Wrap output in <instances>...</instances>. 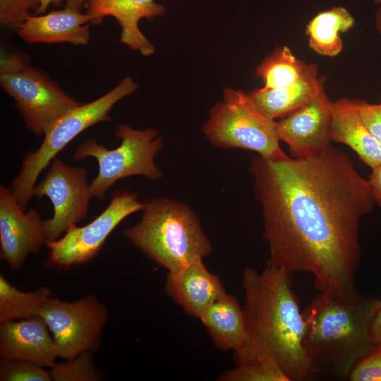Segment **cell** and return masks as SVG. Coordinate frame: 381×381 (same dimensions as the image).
<instances>
[{"label": "cell", "instance_id": "1", "mask_svg": "<svg viewBox=\"0 0 381 381\" xmlns=\"http://www.w3.org/2000/svg\"><path fill=\"white\" fill-rule=\"evenodd\" d=\"M249 170L262 210L267 262L310 274L319 292L354 297L359 223L375 203L369 181L331 145L303 158L258 155Z\"/></svg>", "mask_w": 381, "mask_h": 381}, {"label": "cell", "instance_id": "2", "mask_svg": "<svg viewBox=\"0 0 381 381\" xmlns=\"http://www.w3.org/2000/svg\"><path fill=\"white\" fill-rule=\"evenodd\" d=\"M291 275L268 262L262 271L248 267L243 272L247 340L235 358L270 357L290 381H302L315 372L303 348L304 320Z\"/></svg>", "mask_w": 381, "mask_h": 381}, {"label": "cell", "instance_id": "3", "mask_svg": "<svg viewBox=\"0 0 381 381\" xmlns=\"http://www.w3.org/2000/svg\"><path fill=\"white\" fill-rule=\"evenodd\" d=\"M380 300L358 294L343 299L320 292L302 310L303 348L315 373L348 378L375 346L370 326Z\"/></svg>", "mask_w": 381, "mask_h": 381}, {"label": "cell", "instance_id": "4", "mask_svg": "<svg viewBox=\"0 0 381 381\" xmlns=\"http://www.w3.org/2000/svg\"><path fill=\"white\" fill-rule=\"evenodd\" d=\"M124 236L168 272L179 270L212 251L195 213L186 204L167 198L145 202L141 219Z\"/></svg>", "mask_w": 381, "mask_h": 381}, {"label": "cell", "instance_id": "5", "mask_svg": "<svg viewBox=\"0 0 381 381\" xmlns=\"http://www.w3.org/2000/svg\"><path fill=\"white\" fill-rule=\"evenodd\" d=\"M138 84L127 76L99 98L80 104L63 116L45 135L36 151L25 156L21 170L12 182V191L25 211L33 195L37 179L56 155L71 140L90 126L111 120L109 113L121 99L133 93Z\"/></svg>", "mask_w": 381, "mask_h": 381}, {"label": "cell", "instance_id": "6", "mask_svg": "<svg viewBox=\"0 0 381 381\" xmlns=\"http://www.w3.org/2000/svg\"><path fill=\"white\" fill-rule=\"evenodd\" d=\"M0 85L14 100L27 128L45 135L63 116L80 104L46 73L29 65L23 55L4 54Z\"/></svg>", "mask_w": 381, "mask_h": 381}, {"label": "cell", "instance_id": "7", "mask_svg": "<svg viewBox=\"0 0 381 381\" xmlns=\"http://www.w3.org/2000/svg\"><path fill=\"white\" fill-rule=\"evenodd\" d=\"M115 135L121 140L115 149H107L96 140H85L73 155L75 160L87 157L96 159L99 169L90 184L92 197L102 200L116 181L131 176L140 175L150 180L162 178V171L156 166L155 157L163 148V140L152 128L144 131L118 123Z\"/></svg>", "mask_w": 381, "mask_h": 381}, {"label": "cell", "instance_id": "8", "mask_svg": "<svg viewBox=\"0 0 381 381\" xmlns=\"http://www.w3.org/2000/svg\"><path fill=\"white\" fill-rule=\"evenodd\" d=\"M202 131L218 147L254 151L267 159L286 155L279 147L276 121L262 114L241 90L224 89L222 101L212 107Z\"/></svg>", "mask_w": 381, "mask_h": 381}, {"label": "cell", "instance_id": "9", "mask_svg": "<svg viewBox=\"0 0 381 381\" xmlns=\"http://www.w3.org/2000/svg\"><path fill=\"white\" fill-rule=\"evenodd\" d=\"M38 315L52 333L58 357L67 360L99 349L108 310L93 295L74 302L51 297Z\"/></svg>", "mask_w": 381, "mask_h": 381}, {"label": "cell", "instance_id": "10", "mask_svg": "<svg viewBox=\"0 0 381 381\" xmlns=\"http://www.w3.org/2000/svg\"><path fill=\"white\" fill-rule=\"evenodd\" d=\"M145 202L128 191L115 192L107 208L83 226H71L60 239L47 241L49 262L68 268L85 264L95 258L107 237L128 216L143 211Z\"/></svg>", "mask_w": 381, "mask_h": 381}, {"label": "cell", "instance_id": "11", "mask_svg": "<svg viewBox=\"0 0 381 381\" xmlns=\"http://www.w3.org/2000/svg\"><path fill=\"white\" fill-rule=\"evenodd\" d=\"M87 170L71 167L56 157L50 162L44 179L35 184L33 195L47 196L53 205L52 218L43 220L47 242L57 240L71 226L85 219L92 197Z\"/></svg>", "mask_w": 381, "mask_h": 381}, {"label": "cell", "instance_id": "12", "mask_svg": "<svg viewBox=\"0 0 381 381\" xmlns=\"http://www.w3.org/2000/svg\"><path fill=\"white\" fill-rule=\"evenodd\" d=\"M47 243L43 220L39 212H25L10 190L0 186L1 258L13 270L19 269L28 255Z\"/></svg>", "mask_w": 381, "mask_h": 381}, {"label": "cell", "instance_id": "13", "mask_svg": "<svg viewBox=\"0 0 381 381\" xmlns=\"http://www.w3.org/2000/svg\"><path fill=\"white\" fill-rule=\"evenodd\" d=\"M332 102L323 89L313 99L276 122L279 140L286 143L293 157L321 152L329 145Z\"/></svg>", "mask_w": 381, "mask_h": 381}, {"label": "cell", "instance_id": "14", "mask_svg": "<svg viewBox=\"0 0 381 381\" xmlns=\"http://www.w3.org/2000/svg\"><path fill=\"white\" fill-rule=\"evenodd\" d=\"M44 319L35 316L1 324V359L25 361L52 368L57 347Z\"/></svg>", "mask_w": 381, "mask_h": 381}, {"label": "cell", "instance_id": "15", "mask_svg": "<svg viewBox=\"0 0 381 381\" xmlns=\"http://www.w3.org/2000/svg\"><path fill=\"white\" fill-rule=\"evenodd\" d=\"M86 9L94 25L101 23L105 17L114 18L121 29V42L131 49L145 56L155 53L154 45L140 31L138 24L143 18L151 20L164 15L163 5L155 0H88Z\"/></svg>", "mask_w": 381, "mask_h": 381}, {"label": "cell", "instance_id": "16", "mask_svg": "<svg viewBox=\"0 0 381 381\" xmlns=\"http://www.w3.org/2000/svg\"><path fill=\"white\" fill-rule=\"evenodd\" d=\"M164 289L186 313L198 319L226 293L219 277L207 269L202 259L179 270L169 272Z\"/></svg>", "mask_w": 381, "mask_h": 381}, {"label": "cell", "instance_id": "17", "mask_svg": "<svg viewBox=\"0 0 381 381\" xmlns=\"http://www.w3.org/2000/svg\"><path fill=\"white\" fill-rule=\"evenodd\" d=\"M82 11L64 8L47 14L30 15L16 30L25 42L34 43H69L86 45L90 40L92 16Z\"/></svg>", "mask_w": 381, "mask_h": 381}, {"label": "cell", "instance_id": "18", "mask_svg": "<svg viewBox=\"0 0 381 381\" xmlns=\"http://www.w3.org/2000/svg\"><path fill=\"white\" fill-rule=\"evenodd\" d=\"M318 68L308 64L295 82L278 88H260L248 94L255 107L267 117L283 118L309 103L324 88L325 77L318 78Z\"/></svg>", "mask_w": 381, "mask_h": 381}, {"label": "cell", "instance_id": "19", "mask_svg": "<svg viewBox=\"0 0 381 381\" xmlns=\"http://www.w3.org/2000/svg\"><path fill=\"white\" fill-rule=\"evenodd\" d=\"M332 111L331 140L351 147L371 169L381 164V145L363 122L356 99L341 98L332 102Z\"/></svg>", "mask_w": 381, "mask_h": 381}, {"label": "cell", "instance_id": "20", "mask_svg": "<svg viewBox=\"0 0 381 381\" xmlns=\"http://www.w3.org/2000/svg\"><path fill=\"white\" fill-rule=\"evenodd\" d=\"M199 319L218 349L232 350L235 356L242 351L247 340L246 321L243 308L235 297L226 292Z\"/></svg>", "mask_w": 381, "mask_h": 381}, {"label": "cell", "instance_id": "21", "mask_svg": "<svg viewBox=\"0 0 381 381\" xmlns=\"http://www.w3.org/2000/svg\"><path fill=\"white\" fill-rule=\"evenodd\" d=\"M354 23V18L341 6L318 13L306 26L310 47L322 56L338 55L343 49L339 33L350 30Z\"/></svg>", "mask_w": 381, "mask_h": 381}, {"label": "cell", "instance_id": "22", "mask_svg": "<svg viewBox=\"0 0 381 381\" xmlns=\"http://www.w3.org/2000/svg\"><path fill=\"white\" fill-rule=\"evenodd\" d=\"M52 297L48 287L35 291L23 292L13 286L0 274V322L30 318L39 315Z\"/></svg>", "mask_w": 381, "mask_h": 381}, {"label": "cell", "instance_id": "23", "mask_svg": "<svg viewBox=\"0 0 381 381\" xmlns=\"http://www.w3.org/2000/svg\"><path fill=\"white\" fill-rule=\"evenodd\" d=\"M307 65L284 46L276 49L266 57L257 67L255 74L264 81L263 88H278L297 80Z\"/></svg>", "mask_w": 381, "mask_h": 381}, {"label": "cell", "instance_id": "24", "mask_svg": "<svg viewBox=\"0 0 381 381\" xmlns=\"http://www.w3.org/2000/svg\"><path fill=\"white\" fill-rule=\"evenodd\" d=\"M237 365L222 373L221 381H290L272 358L258 356L236 362Z\"/></svg>", "mask_w": 381, "mask_h": 381}, {"label": "cell", "instance_id": "25", "mask_svg": "<svg viewBox=\"0 0 381 381\" xmlns=\"http://www.w3.org/2000/svg\"><path fill=\"white\" fill-rule=\"evenodd\" d=\"M92 352H84L67 359L66 362L55 363L50 371L54 381H95L101 375L93 364Z\"/></svg>", "mask_w": 381, "mask_h": 381}, {"label": "cell", "instance_id": "26", "mask_svg": "<svg viewBox=\"0 0 381 381\" xmlns=\"http://www.w3.org/2000/svg\"><path fill=\"white\" fill-rule=\"evenodd\" d=\"M40 365L19 360L1 359V381H51L50 371Z\"/></svg>", "mask_w": 381, "mask_h": 381}, {"label": "cell", "instance_id": "27", "mask_svg": "<svg viewBox=\"0 0 381 381\" xmlns=\"http://www.w3.org/2000/svg\"><path fill=\"white\" fill-rule=\"evenodd\" d=\"M41 0H0V24L16 29L31 15L30 11L39 7Z\"/></svg>", "mask_w": 381, "mask_h": 381}, {"label": "cell", "instance_id": "28", "mask_svg": "<svg viewBox=\"0 0 381 381\" xmlns=\"http://www.w3.org/2000/svg\"><path fill=\"white\" fill-rule=\"evenodd\" d=\"M351 381H381V346H375L350 373Z\"/></svg>", "mask_w": 381, "mask_h": 381}, {"label": "cell", "instance_id": "29", "mask_svg": "<svg viewBox=\"0 0 381 381\" xmlns=\"http://www.w3.org/2000/svg\"><path fill=\"white\" fill-rule=\"evenodd\" d=\"M360 116L375 140L381 145V107L356 99Z\"/></svg>", "mask_w": 381, "mask_h": 381}, {"label": "cell", "instance_id": "30", "mask_svg": "<svg viewBox=\"0 0 381 381\" xmlns=\"http://www.w3.org/2000/svg\"><path fill=\"white\" fill-rule=\"evenodd\" d=\"M64 0H41L35 11L36 15L44 14L50 5L59 6ZM88 0H65V8L82 11L86 8Z\"/></svg>", "mask_w": 381, "mask_h": 381}, {"label": "cell", "instance_id": "31", "mask_svg": "<svg viewBox=\"0 0 381 381\" xmlns=\"http://www.w3.org/2000/svg\"><path fill=\"white\" fill-rule=\"evenodd\" d=\"M368 181L375 202L381 207V164L372 169Z\"/></svg>", "mask_w": 381, "mask_h": 381}, {"label": "cell", "instance_id": "32", "mask_svg": "<svg viewBox=\"0 0 381 381\" xmlns=\"http://www.w3.org/2000/svg\"><path fill=\"white\" fill-rule=\"evenodd\" d=\"M370 334L375 346H381V299L372 319Z\"/></svg>", "mask_w": 381, "mask_h": 381}, {"label": "cell", "instance_id": "33", "mask_svg": "<svg viewBox=\"0 0 381 381\" xmlns=\"http://www.w3.org/2000/svg\"><path fill=\"white\" fill-rule=\"evenodd\" d=\"M375 23L377 30L378 32L381 35V5L376 11Z\"/></svg>", "mask_w": 381, "mask_h": 381}, {"label": "cell", "instance_id": "34", "mask_svg": "<svg viewBox=\"0 0 381 381\" xmlns=\"http://www.w3.org/2000/svg\"><path fill=\"white\" fill-rule=\"evenodd\" d=\"M375 4L381 5V0H374Z\"/></svg>", "mask_w": 381, "mask_h": 381}, {"label": "cell", "instance_id": "35", "mask_svg": "<svg viewBox=\"0 0 381 381\" xmlns=\"http://www.w3.org/2000/svg\"><path fill=\"white\" fill-rule=\"evenodd\" d=\"M380 107H381V99H380Z\"/></svg>", "mask_w": 381, "mask_h": 381}]
</instances>
